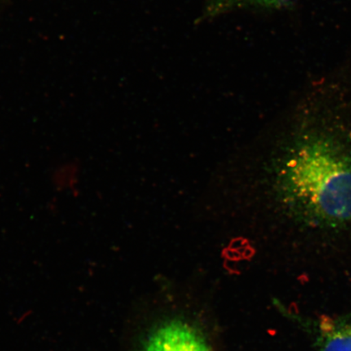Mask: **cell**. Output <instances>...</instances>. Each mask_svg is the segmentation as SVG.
<instances>
[{
	"label": "cell",
	"mask_w": 351,
	"mask_h": 351,
	"mask_svg": "<svg viewBox=\"0 0 351 351\" xmlns=\"http://www.w3.org/2000/svg\"><path fill=\"white\" fill-rule=\"evenodd\" d=\"M285 184L307 217L328 226L351 222V156L326 137L311 138L289 160Z\"/></svg>",
	"instance_id": "obj_1"
},
{
	"label": "cell",
	"mask_w": 351,
	"mask_h": 351,
	"mask_svg": "<svg viewBox=\"0 0 351 351\" xmlns=\"http://www.w3.org/2000/svg\"><path fill=\"white\" fill-rule=\"evenodd\" d=\"M142 351H212L195 328L179 320L156 328L147 337Z\"/></svg>",
	"instance_id": "obj_2"
},
{
	"label": "cell",
	"mask_w": 351,
	"mask_h": 351,
	"mask_svg": "<svg viewBox=\"0 0 351 351\" xmlns=\"http://www.w3.org/2000/svg\"><path fill=\"white\" fill-rule=\"evenodd\" d=\"M319 351H351V313L324 315L319 322Z\"/></svg>",
	"instance_id": "obj_3"
},
{
	"label": "cell",
	"mask_w": 351,
	"mask_h": 351,
	"mask_svg": "<svg viewBox=\"0 0 351 351\" xmlns=\"http://www.w3.org/2000/svg\"><path fill=\"white\" fill-rule=\"evenodd\" d=\"M291 0H206L205 15L215 17L244 8L262 10H280L287 7Z\"/></svg>",
	"instance_id": "obj_4"
}]
</instances>
